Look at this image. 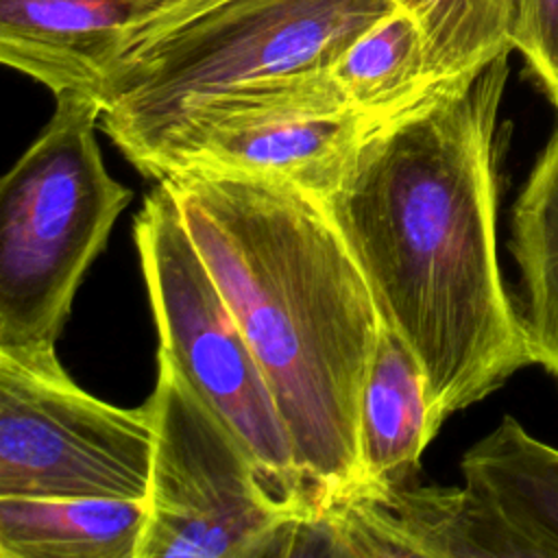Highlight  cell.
Wrapping results in <instances>:
<instances>
[{
	"instance_id": "obj_13",
	"label": "cell",
	"mask_w": 558,
	"mask_h": 558,
	"mask_svg": "<svg viewBox=\"0 0 558 558\" xmlns=\"http://www.w3.org/2000/svg\"><path fill=\"white\" fill-rule=\"evenodd\" d=\"M146 501L0 495L2 558H137Z\"/></svg>"
},
{
	"instance_id": "obj_7",
	"label": "cell",
	"mask_w": 558,
	"mask_h": 558,
	"mask_svg": "<svg viewBox=\"0 0 558 558\" xmlns=\"http://www.w3.org/2000/svg\"><path fill=\"white\" fill-rule=\"evenodd\" d=\"M373 124L347 105L329 70L307 72L190 107L135 168L153 179L183 166L214 168L286 181L325 201Z\"/></svg>"
},
{
	"instance_id": "obj_10",
	"label": "cell",
	"mask_w": 558,
	"mask_h": 558,
	"mask_svg": "<svg viewBox=\"0 0 558 558\" xmlns=\"http://www.w3.org/2000/svg\"><path fill=\"white\" fill-rule=\"evenodd\" d=\"M126 54L113 0H0V61L52 96L100 94Z\"/></svg>"
},
{
	"instance_id": "obj_9",
	"label": "cell",
	"mask_w": 558,
	"mask_h": 558,
	"mask_svg": "<svg viewBox=\"0 0 558 558\" xmlns=\"http://www.w3.org/2000/svg\"><path fill=\"white\" fill-rule=\"evenodd\" d=\"M312 541L338 556L425 558H536L534 549L469 486H401L353 493L331 501L305 523L303 554Z\"/></svg>"
},
{
	"instance_id": "obj_5",
	"label": "cell",
	"mask_w": 558,
	"mask_h": 558,
	"mask_svg": "<svg viewBox=\"0 0 558 558\" xmlns=\"http://www.w3.org/2000/svg\"><path fill=\"white\" fill-rule=\"evenodd\" d=\"M133 238L159 353L240 438L275 497L310 521L294 449L266 377L161 181L146 194Z\"/></svg>"
},
{
	"instance_id": "obj_14",
	"label": "cell",
	"mask_w": 558,
	"mask_h": 558,
	"mask_svg": "<svg viewBox=\"0 0 558 558\" xmlns=\"http://www.w3.org/2000/svg\"><path fill=\"white\" fill-rule=\"evenodd\" d=\"M510 253L521 275L519 314L532 364L558 386V129L512 205Z\"/></svg>"
},
{
	"instance_id": "obj_11",
	"label": "cell",
	"mask_w": 558,
	"mask_h": 558,
	"mask_svg": "<svg viewBox=\"0 0 558 558\" xmlns=\"http://www.w3.org/2000/svg\"><path fill=\"white\" fill-rule=\"evenodd\" d=\"M442 421L416 353L395 329L381 325L360 399V493L377 495L410 486L421 453Z\"/></svg>"
},
{
	"instance_id": "obj_15",
	"label": "cell",
	"mask_w": 558,
	"mask_h": 558,
	"mask_svg": "<svg viewBox=\"0 0 558 558\" xmlns=\"http://www.w3.org/2000/svg\"><path fill=\"white\" fill-rule=\"evenodd\" d=\"M347 105L373 122L429 94L427 50L418 22L392 7L357 33L329 68Z\"/></svg>"
},
{
	"instance_id": "obj_4",
	"label": "cell",
	"mask_w": 558,
	"mask_h": 558,
	"mask_svg": "<svg viewBox=\"0 0 558 558\" xmlns=\"http://www.w3.org/2000/svg\"><path fill=\"white\" fill-rule=\"evenodd\" d=\"M390 0H218L133 52L100 94V129L135 166L190 107L327 72Z\"/></svg>"
},
{
	"instance_id": "obj_16",
	"label": "cell",
	"mask_w": 558,
	"mask_h": 558,
	"mask_svg": "<svg viewBox=\"0 0 558 558\" xmlns=\"http://www.w3.org/2000/svg\"><path fill=\"white\" fill-rule=\"evenodd\" d=\"M421 26L429 89L469 83L510 54L517 0H390Z\"/></svg>"
},
{
	"instance_id": "obj_1",
	"label": "cell",
	"mask_w": 558,
	"mask_h": 558,
	"mask_svg": "<svg viewBox=\"0 0 558 558\" xmlns=\"http://www.w3.org/2000/svg\"><path fill=\"white\" fill-rule=\"evenodd\" d=\"M506 81L508 54L375 122L325 198L384 325L416 353L442 418L532 364L497 257Z\"/></svg>"
},
{
	"instance_id": "obj_3",
	"label": "cell",
	"mask_w": 558,
	"mask_h": 558,
	"mask_svg": "<svg viewBox=\"0 0 558 558\" xmlns=\"http://www.w3.org/2000/svg\"><path fill=\"white\" fill-rule=\"evenodd\" d=\"M100 113L89 94H57L0 185V355L41 373L63 368L57 340L76 288L131 201L102 163Z\"/></svg>"
},
{
	"instance_id": "obj_17",
	"label": "cell",
	"mask_w": 558,
	"mask_h": 558,
	"mask_svg": "<svg viewBox=\"0 0 558 558\" xmlns=\"http://www.w3.org/2000/svg\"><path fill=\"white\" fill-rule=\"evenodd\" d=\"M512 48L558 109V0H517Z\"/></svg>"
},
{
	"instance_id": "obj_6",
	"label": "cell",
	"mask_w": 558,
	"mask_h": 558,
	"mask_svg": "<svg viewBox=\"0 0 558 558\" xmlns=\"http://www.w3.org/2000/svg\"><path fill=\"white\" fill-rule=\"evenodd\" d=\"M153 469L137 558L294 556L305 517L266 486L240 438L157 353Z\"/></svg>"
},
{
	"instance_id": "obj_8",
	"label": "cell",
	"mask_w": 558,
	"mask_h": 558,
	"mask_svg": "<svg viewBox=\"0 0 558 558\" xmlns=\"http://www.w3.org/2000/svg\"><path fill=\"white\" fill-rule=\"evenodd\" d=\"M148 403L118 408L0 355V495L146 501L153 469Z\"/></svg>"
},
{
	"instance_id": "obj_2",
	"label": "cell",
	"mask_w": 558,
	"mask_h": 558,
	"mask_svg": "<svg viewBox=\"0 0 558 558\" xmlns=\"http://www.w3.org/2000/svg\"><path fill=\"white\" fill-rule=\"evenodd\" d=\"M157 181L255 353L312 521L364 490L360 399L384 325L371 288L323 198L286 181L198 166Z\"/></svg>"
},
{
	"instance_id": "obj_12",
	"label": "cell",
	"mask_w": 558,
	"mask_h": 558,
	"mask_svg": "<svg viewBox=\"0 0 558 558\" xmlns=\"http://www.w3.org/2000/svg\"><path fill=\"white\" fill-rule=\"evenodd\" d=\"M460 466L464 486L490 504L536 558H558V447L504 416Z\"/></svg>"
}]
</instances>
